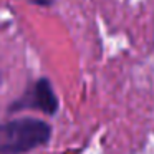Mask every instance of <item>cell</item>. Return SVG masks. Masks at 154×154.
Segmentation results:
<instances>
[{
	"instance_id": "1",
	"label": "cell",
	"mask_w": 154,
	"mask_h": 154,
	"mask_svg": "<svg viewBox=\"0 0 154 154\" xmlns=\"http://www.w3.org/2000/svg\"><path fill=\"white\" fill-rule=\"evenodd\" d=\"M51 126L40 118H15L0 123V154H25L48 144Z\"/></svg>"
},
{
	"instance_id": "2",
	"label": "cell",
	"mask_w": 154,
	"mask_h": 154,
	"mask_svg": "<svg viewBox=\"0 0 154 154\" xmlns=\"http://www.w3.org/2000/svg\"><path fill=\"white\" fill-rule=\"evenodd\" d=\"M35 109L47 116H55L60 109V100L48 78H38L15 103L10 104V111Z\"/></svg>"
},
{
	"instance_id": "3",
	"label": "cell",
	"mask_w": 154,
	"mask_h": 154,
	"mask_svg": "<svg viewBox=\"0 0 154 154\" xmlns=\"http://www.w3.org/2000/svg\"><path fill=\"white\" fill-rule=\"evenodd\" d=\"M30 2L35 5H40V7H50V5H53L55 0H30Z\"/></svg>"
}]
</instances>
